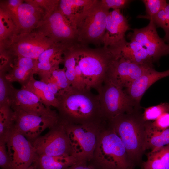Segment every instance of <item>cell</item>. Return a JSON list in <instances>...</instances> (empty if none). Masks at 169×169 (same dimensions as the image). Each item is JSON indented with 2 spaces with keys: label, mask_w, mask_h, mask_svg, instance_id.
Returning <instances> with one entry per match:
<instances>
[{
  "label": "cell",
  "mask_w": 169,
  "mask_h": 169,
  "mask_svg": "<svg viewBox=\"0 0 169 169\" xmlns=\"http://www.w3.org/2000/svg\"><path fill=\"white\" fill-rule=\"evenodd\" d=\"M74 67L81 72L86 88L96 90L99 93L110 66L118 56L116 48L113 46L92 48L78 43L67 50Z\"/></svg>",
  "instance_id": "obj_1"
},
{
  "label": "cell",
  "mask_w": 169,
  "mask_h": 169,
  "mask_svg": "<svg viewBox=\"0 0 169 169\" xmlns=\"http://www.w3.org/2000/svg\"><path fill=\"white\" fill-rule=\"evenodd\" d=\"M87 88L79 90L71 87L57 97L59 117L67 122L82 124L100 123L105 120L101 113L98 95Z\"/></svg>",
  "instance_id": "obj_2"
},
{
  "label": "cell",
  "mask_w": 169,
  "mask_h": 169,
  "mask_svg": "<svg viewBox=\"0 0 169 169\" xmlns=\"http://www.w3.org/2000/svg\"><path fill=\"white\" fill-rule=\"evenodd\" d=\"M146 123L141 110L120 115L108 121V125L121 139L134 168L143 162L147 139Z\"/></svg>",
  "instance_id": "obj_3"
},
{
  "label": "cell",
  "mask_w": 169,
  "mask_h": 169,
  "mask_svg": "<svg viewBox=\"0 0 169 169\" xmlns=\"http://www.w3.org/2000/svg\"><path fill=\"white\" fill-rule=\"evenodd\" d=\"M94 155L105 169H134L120 137L108 125L98 136Z\"/></svg>",
  "instance_id": "obj_4"
},
{
  "label": "cell",
  "mask_w": 169,
  "mask_h": 169,
  "mask_svg": "<svg viewBox=\"0 0 169 169\" xmlns=\"http://www.w3.org/2000/svg\"><path fill=\"white\" fill-rule=\"evenodd\" d=\"M68 136L72 154L79 163L84 162L94 155L100 123L77 124L60 119Z\"/></svg>",
  "instance_id": "obj_5"
},
{
  "label": "cell",
  "mask_w": 169,
  "mask_h": 169,
  "mask_svg": "<svg viewBox=\"0 0 169 169\" xmlns=\"http://www.w3.org/2000/svg\"><path fill=\"white\" fill-rule=\"evenodd\" d=\"M102 116L108 121L122 114L141 110L125 90L107 77L98 93Z\"/></svg>",
  "instance_id": "obj_6"
},
{
  "label": "cell",
  "mask_w": 169,
  "mask_h": 169,
  "mask_svg": "<svg viewBox=\"0 0 169 169\" xmlns=\"http://www.w3.org/2000/svg\"><path fill=\"white\" fill-rule=\"evenodd\" d=\"M58 6L50 13L45 14L36 29L54 43L70 47L79 43L78 31Z\"/></svg>",
  "instance_id": "obj_7"
},
{
  "label": "cell",
  "mask_w": 169,
  "mask_h": 169,
  "mask_svg": "<svg viewBox=\"0 0 169 169\" xmlns=\"http://www.w3.org/2000/svg\"><path fill=\"white\" fill-rule=\"evenodd\" d=\"M109 12L100 0H94L77 28L79 43L86 45L102 43Z\"/></svg>",
  "instance_id": "obj_8"
},
{
  "label": "cell",
  "mask_w": 169,
  "mask_h": 169,
  "mask_svg": "<svg viewBox=\"0 0 169 169\" xmlns=\"http://www.w3.org/2000/svg\"><path fill=\"white\" fill-rule=\"evenodd\" d=\"M57 44L36 29L16 37L7 49L14 58L25 57L36 60L45 50Z\"/></svg>",
  "instance_id": "obj_9"
},
{
  "label": "cell",
  "mask_w": 169,
  "mask_h": 169,
  "mask_svg": "<svg viewBox=\"0 0 169 169\" xmlns=\"http://www.w3.org/2000/svg\"><path fill=\"white\" fill-rule=\"evenodd\" d=\"M47 133L31 143L38 155L59 156L72 154L64 125L60 119Z\"/></svg>",
  "instance_id": "obj_10"
},
{
  "label": "cell",
  "mask_w": 169,
  "mask_h": 169,
  "mask_svg": "<svg viewBox=\"0 0 169 169\" xmlns=\"http://www.w3.org/2000/svg\"><path fill=\"white\" fill-rule=\"evenodd\" d=\"M14 114V128L31 142L45 129H51L58 123L59 117H51L28 113L11 106Z\"/></svg>",
  "instance_id": "obj_11"
},
{
  "label": "cell",
  "mask_w": 169,
  "mask_h": 169,
  "mask_svg": "<svg viewBox=\"0 0 169 169\" xmlns=\"http://www.w3.org/2000/svg\"><path fill=\"white\" fill-rule=\"evenodd\" d=\"M10 13L16 25L17 37L35 29L46 14L45 10L33 0H26L18 7H11L1 3Z\"/></svg>",
  "instance_id": "obj_12"
},
{
  "label": "cell",
  "mask_w": 169,
  "mask_h": 169,
  "mask_svg": "<svg viewBox=\"0 0 169 169\" xmlns=\"http://www.w3.org/2000/svg\"><path fill=\"white\" fill-rule=\"evenodd\" d=\"M8 155L13 169H27L36 156L31 141L13 128L6 141Z\"/></svg>",
  "instance_id": "obj_13"
},
{
  "label": "cell",
  "mask_w": 169,
  "mask_h": 169,
  "mask_svg": "<svg viewBox=\"0 0 169 169\" xmlns=\"http://www.w3.org/2000/svg\"><path fill=\"white\" fill-rule=\"evenodd\" d=\"M127 38L130 41H136L146 50L154 63L161 57L169 54V44L159 36L156 26L152 20L148 25L143 28L132 29Z\"/></svg>",
  "instance_id": "obj_14"
},
{
  "label": "cell",
  "mask_w": 169,
  "mask_h": 169,
  "mask_svg": "<svg viewBox=\"0 0 169 169\" xmlns=\"http://www.w3.org/2000/svg\"><path fill=\"white\" fill-rule=\"evenodd\" d=\"M153 67L138 64L120 55L112 62L106 77L122 89H126L136 79Z\"/></svg>",
  "instance_id": "obj_15"
},
{
  "label": "cell",
  "mask_w": 169,
  "mask_h": 169,
  "mask_svg": "<svg viewBox=\"0 0 169 169\" xmlns=\"http://www.w3.org/2000/svg\"><path fill=\"white\" fill-rule=\"evenodd\" d=\"M9 103L11 106L16 107L28 113L51 117L59 116L55 111L45 107L34 94L23 87L20 89L13 87Z\"/></svg>",
  "instance_id": "obj_16"
},
{
  "label": "cell",
  "mask_w": 169,
  "mask_h": 169,
  "mask_svg": "<svg viewBox=\"0 0 169 169\" xmlns=\"http://www.w3.org/2000/svg\"><path fill=\"white\" fill-rule=\"evenodd\" d=\"M130 29L128 19L122 13L120 10L110 11L102 43L105 47L117 45L125 39V33Z\"/></svg>",
  "instance_id": "obj_17"
},
{
  "label": "cell",
  "mask_w": 169,
  "mask_h": 169,
  "mask_svg": "<svg viewBox=\"0 0 169 169\" xmlns=\"http://www.w3.org/2000/svg\"><path fill=\"white\" fill-rule=\"evenodd\" d=\"M69 47L57 44L43 52L36 60L35 74L38 75L41 80L47 83L51 76L52 71L59 67L63 62L62 55Z\"/></svg>",
  "instance_id": "obj_18"
},
{
  "label": "cell",
  "mask_w": 169,
  "mask_h": 169,
  "mask_svg": "<svg viewBox=\"0 0 169 169\" xmlns=\"http://www.w3.org/2000/svg\"><path fill=\"white\" fill-rule=\"evenodd\" d=\"M169 76V69L159 72L152 68L134 81L125 91L136 104L140 105L143 95L147 89L158 80Z\"/></svg>",
  "instance_id": "obj_19"
},
{
  "label": "cell",
  "mask_w": 169,
  "mask_h": 169,
  "mask_svg": "<svg viewBox=\"0 0 169 169\" xmlns=\"http://www.w3.org/2000/svg\"><path fill=\"white\" fill-rule=\"evenodd\" d=\"M94 0H59L58 8L77 29Z\"/></svg>",
  "instance_id": "obj_20"
},
{
  "label": "cell",
  "mask_w": 169,
  "mask_h": 169,
  "mask_svg": "<svg viewBox=\"0 0 169 169\" xmlns=\"http://www.w3.org/2000/svg\"><path fill=\"white\" fill-rule=\"evenodd\" d=\"M14 64L6 74V78L11 83L17 82L24 86L35 74L36 60L27 57L16 58Z\"/></svg>",
  "instance_id": "obj_21"
},
{
  "label": "cell",
  "mask_w": 169,
  "mask_h": 169,
  "mask_svg": "<svg viewBox=\"0 0 169 169\" xmlns=\"http://www.w3.org/2000/svg\"><path fill=\"white\" fill-rule=\"evenodd\" d=\"M119 49L121 57L138 64L153 67V60L146 49L138 42H127L125 40L120 44Z\"/></svg>",
  "instance_id": "obj_22"
},
{
  "label": "cell",
  "mask_w": 169,
  "mask_h": 169,
  "mask_svg": "<svg viewBox=\"0 0 169 169\" xmlns=\"http://www.w3.org/2000/svg\"><path fill=\"white\" fill-rule=\"evenodd\" d=\"M78 163L73 154L59 156L36 154L32 166L34 169H65Z\"/></svg>",
  "instance_id": "obj_23"
},
{
  "label": "cell",
  "mask_w": 169,
  "mask_h": 169,
  "mask_svg": "<svg viewBox=\"0 0 169 169\" xmlns=\"http://www.w3.org/2000/svg\"><path fill=\"white\" fill-rule=\"evenodd\" d=\"M16 37V25L10 13L0 6V50L7 49Z\"/></svg>",
  "instance_id": "obj_24"
},
{
  "label": "cell",
  "mask_w": 169,
  "mask_h": 169,
  "mask_svg": "<svg viewBox=\"0 0 169 169\" xmlns=\"http://www.w3.org/2000/svg\"><path fill=\"white\" fill-rule=\"evenodd\" d=\"M25 88L34 94L46 108L51 106L57 108L59 101L57 97L51 91L47 84L42 80H37L32 77L24 86Z\"/></svg>",
  "instance_id": "obj_25"
},
{
  "label": "cell",
  "mask_w": 169,
  "mask_h": 169,
  "mask_svg": "<svg viewBox=\"0 0 169 169\" xmlns=\"http://www.w3.org/2000/svg\"><path fill=\"white\" fill-rule=\"evenodd\" d=\"M147 159L142 163V169H169V144L147 154Z\"/></svg>",
  "instance_id": "obj_26"
},
{
  "label": "cell",
  "mask_w": 169,
  "mask_h": 169,
  "mask_svg": "<svg viewBox=\"0 0 169 169\" xmlns=\"http://www.w3.org/2000/svg\"><path fill=\"white\" fill-rule=\"evenodd\" d=\"M14 114L8 104L0 105V141L6 142L14 124Z\"/></svg>",
  "instance_id": "obj_27"
},
{
  "label": "cell",
  "mask_w": 169,
  "mask_h": 169,
  "mask_svg": "<svg viewBox=\"0 0 169 169\" xmlns=\"http://www.w3.org/2000/svg\"><path fill=\"white\" fill-rule=\"evenodd\" d=\"M147 139L146 150H157L169 144V128L159 131L148 129L146 127Z\"/></svg>",
  "instance_id": "obj_28"
},
{
  "label": "cell",
  "mask_w": 169,
  "mask_h": 169,
  "mask_svg": "<svg viewBox=\"0 0 169 169\" xmlns=\"http://www.w3.org/2000/svg\"><path fill=\"white\" fill-rule=\"evenodd\" d=\"M149 20H152L156 26L163 29L165 33L163 39L169 44V2L157 14Z\"/></svg>",
  "instance_id": "obj_29"
},
{
  "label": "cell",
  "mask_w": 169,
  "mask_h": 169,
  "mask_svg": "<svg viewBox=\"0 0 169 169\" xmlns=\"http://www.w3.org/2000/svg\"><path fill=\"white\" fill-rule=\"evenodd\" d=\"M142 113L143 120L146 122L154 121L164 113L169 112V103H161L155 106L144 108Z\"/></svg>",
  "instance_id": "obj_30"
},
{
  "label": "cell",
  "mask_w": 169,
  "mask_h": 169,
  "mask_svg": "<svg viewBox=\"0 0 169 169\" xmlns=\"http://www.w3.org/2000/svg\"><path fill=\"white\" fill-rule=\"evenodd\" d=\"M7 71H0V105L9 104L13 87L6 78Z\"/></svg>",
  "instance_id": "obj_31"
},
{
  "label": "cell",
  "mask_w": 169,
  "mask_h": 169,
  "mask_svg": "<svg viewBox=\"0 0 169 169\" xmlns=\"http://www.w3.org/2000/svg\"><path fill=\"white\" fill-rule=\"evenodd\" d=\"M142 1L146 7V14L138 16L137 18L148 19L157 14L167 3L165 0H143Z\"/></svg>",
  "instance_id": "obj_32"
},
{
  "label": "cell",
  "mask_w": 169,
  "mask_h": 169,
  "mask_svg": "<svg viewBox=\"0 0 169 169\" xmlns=\"http://www.w3.org/2000/svg\"><path fill=\"white\" fill-rule=\"evenodd\" d=\"M50 79L56 83L60 88L61 92L59 95L68 90L71 87V83L66 76L64 68L60 69L58 67L54 69L52 72Z\"/></svg>",
  "instance_id": "obj_33"
},
{
  "label": "cell",
  "mask_w": 169,
  "mask_h": 169,
  "mask_svg": "<svg viewBox=\"0 0 169 169\" xmlns=\"http://www.w3.org/2000/svg\"><path fill=\"white\" fill-rule=\"evenodd\" d=\"M147 129L161 131L169 128V112L164 113L153 121L146 122Z\"/></svg>",
  "instance_id": "obj_34"
},
{
  "label": "cell",
  "mask_w": 169,
  "mask_h": 169,
  "mask_svg": "<svg viewBox=\"0 0 169 169\" xmlns=\"http://www.w3.org/2000/svg\"><path fill=\"white\" fill-rule=\"evenodd\" d=\"M0 166L2 169H13L8 154L6 142L0 141Z\"/></svg>",
  "instance_id": "obj_35"
},
{
  "label": "cell",
  "mask_w": 169,
  "mask_h": 169,
  "mask_svg": "<svg viewBox=\"0 0 169 169\" xmlns=\"http://www.w3.org/2000/svg\"><path fill=\"white\" fill-rule=\"evenodd\" d=\"M103 5L108 10L120 9L126 8L130 2V0H101Z\"/></svg>",
  "instance_id": "obj_36"
},
{
  "label": "cell",
  "mask_w": 169,
  "mask_h": 169,
  "mask_svg": "<svg viewBox=\"0 0 169 169\" xmlns=\"http://www.w3.org/2000/svg\"><path fill=\"white\" fill-rule=\"evenodd\" d=\"M35 3L45 10L46 14L50 13L58 6L59 0H34Z\"/></svg>",
  "instance_id": "obj_37"
},
{
  "label": "cell",
  "mask_w": 169,
  "mask_h": 169,
  "mask_svg": "<svg viewBox=\"0 0 169 169\" xmlns=\"http://www.w3.org/2000/svg\"><path fill=\"white\" fill-rule=\"evenodd\" d=\"M46 84L50 90L56 97L59 95L61 90L56 83L49 80Z\"/></svg>",
  "instance_id": "obj_38"
},
{
  "label": "cell",
  "mask_w": 169,
  "mask_h": 169,
  "mask_svg": "<svg viewBox=\"0 0 169 169\" xmlns=\"http://www.w3.org/2000/svg\"><path fill=\"white\" fill-rule=\"evenodd\" d=\"M65 169H95L91 166L84 165V163H80L70 166Z\"/></svg>",
  "instance_id": "obj_39"
},
{
  "label": "cell",
  "mask_w": 169,
  "mask_h": 169,
  "mask_svg": "<svg viewBox=\"0 0 169 169\" xmlns=\"http://www.w3.org/2000/svg\"><path fill=\"white\" fill-rule=\"evenodd\" d=\"M27 169H34V168H33V166H31Z\"/></svg>",
  "instance_id": "obj_40"
},
{
  "label": "cell",
  "mask_w": 169,
  "mask_h": 169,
  "mask_svg": "<svg viewBox=\"0 0 169 169\" xmlns=\"http://www.w3.org/2000/svg\"></svg>",
  "instance_id": "obj_41"
}]
</instances>
